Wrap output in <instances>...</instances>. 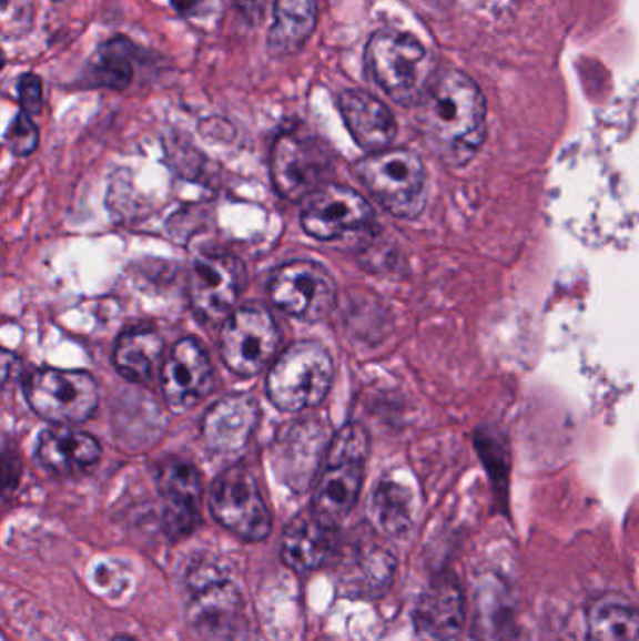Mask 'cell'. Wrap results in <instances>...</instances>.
<instances>
[{
  "instance_id": "obj_31",
  "label": "cell",
  "mask_w": 639,
  "mask_h": 641,
  "mask_svg": "<svg viewBox=\"0 0 639 641\" xmlns=\"http://www.w3.org/2000/svg\"><path fill=\"white\" fill-rule=\"evenodd\" d=\"M173 4H175L176 10L181 13H186L192 10L195 4H197V0H173Z\"/></svg>"
},
{
  "instance_id": "obj_2",
  "label": "cell",
  "mask_w": 639,
  "mask_h": 641,
  "mask_svg": "<svg viewBox=\"0 0 639 641\" xmlns=\"http://www.w3.org/2000/svg\"><path fill=\"white\" fill-rule=\"evenodd\" d=\"M184 611L201 641H252L241 589L222 567L193 563L182 580Z\"/></svg>"
},
{
  "instance_id": "obj_11",
  "label": "cell",
  "mask_w": 639,
  "mask_h": 641,
  "mask_svg": "<svg viewBox=\"0 0 639 641\" xmlns=\"http://www.w3.org/2000/svg\"><path fill=\"white\" fill-rule=\"evenodd\" d=\"M246 284V268L231 254L195 257L187 278V297L193 314L209 325L227 320Z\"/></svg>"
},
{
  "instance_id": "obj_15",
  "label": "cell",
  "mask_w": 639,
  "mask_h": 641,
  "mask_svg": "<svg viewBox=\"0 0 639 641\" xmlns=\"http://www.w3.org/2000/svg\"><path fill=\"white\" fill-rule=\"evenodd\" d=\"M158 494L162 497L163 529L171 539H184L201 521L203 480L197 467L181 458H170L158 467Z\"/></svg>"
},
{
  "instance_id": "obj_23",
  "label": "cell",
  "mask_w": 639,
  "mask_h": 641,
  "mask_svg": "<svg viewBox=\"0 0 639 641\" xmlns=\"http://www.w3.org/2000/svg\"><path fill=\"white\" fill-rule=\"evenodd\" d=\"M280 452L282 480L295 491L308 490L321 472L325 436L317 424H296L284 439Z\"/></svg>"
},
{
  "instance_id": "obj_5",
  "label": "cell",
  "mask_w": 639,
  "mask_h": 641,
  "mask_svg": "<svg viewBox=\"0 0 639 641\" xmlns=\"http://www.w3.org/2000/svg\"><path fill=\"white\" fill-rule=\"evenodd\" d=\"M334 381V363L325 345L304 339L290 345L266 377V394L285 413L306 411L320 406Z\"/></svg>"
},
{
  "instance_id": "obj_13",
  "label": "cell",
  "mask_w": 639,
  "mask_h": 641,
  "mask_svg": "<svg viewBox=\"0 0 639 641\" xmlns=\"http://www.w3.org/2000/svg\"><path fill=\"white\" fill-rule=\"evenodd\" d=\"M374 222V208L363 195L347 186L325 184L304 201L301 224L317 241H334L349 231H361Z\"/></svg>"
},
{
  "instance_id": "obj_17",
  "label": "cell",
  "mask_w": 639,
  "mask_h": 641,
  "mask_svg": "<svg viewBox=\"0 0 639 641\" xmlns=\"http://www.w3.org/2000/svg\"><path fill=\"white\" fill-rule=\"evenodd\" d=\"M339 548L338 527L321 521L314 512L293 518L282 537V559L298 574H310L331 563Z\"/></svg>"
},
{
  "instance_id": "obj_21",
  "label": "cell",
  "mask_w": 639,
  "mask_h": 641,
  "mask_svg": "<svg viewBox=\"0 0 639 641\" xmlns=\"http://www.w3.org/2000/svg\"><path fill=\"white\" fill-rule=\"evenodd\" d=\"M473 638L477 641H519L513 594L501 578L484 574L473 593Z\"/></svg>"
},
{
  "instance_id": "obj_28",
  "label": "cell",
  "mask_w": 639,
  "mask_h": 641,
  "mask_svg": "<svg viewBox=\"0 0 639 641\" xmlns=\"http://www.w3.org/2000/svg\"><path fill=\"white\" fill-rule=\"evenodd\" d=\"M369 516L377 531L388 539H404L415 523L413 496L396 480H383L369 501Z\"/></svg>"
},
{
  "instance_id": "obj_30",
  "label": "cell",
  "mask_w": 639,
  "mask_h": 641,
  "mask_svg": "<svg viewBox=\"0 0 639 641\" xmlns=\"http://www.w3.org/2000/svg\"><path fill=\"white\" fill-rule=\"evenodd\" d=\"M18 98L24 113L40 115L43 110V83L40 75L24 72L18 79Z\"/></svg>"
},
{
  "instance_id": "obj_19",
  "label": "cell",
  "mask_w": 639,
  "mask_h": 641,
  "mask_svg": "<svg viewBox=\"0 0 639 641\" xmlns=\"http://www.w3.org/2000/svg\"><path fill=\"white\" fill-rule=\"evenodd\" d=\"M339 583L345 593L379 599L393 587L398 559L388 546L369 540L353 546L349 556L339 559Z\"/></svg>"
},
{
  "instance_id": "obj_22",
  "label": "cell",
  "mask_w": 639,
  "mask_h": 641,
  "mask_svg": "<svg viewBox=\"0 0 639 641\" xmlns=\"http://www.w3.org/2000/svg\"><path fill=\"white\" fill-rule=\"evenodd\" d=\"M37 458L49 472L72 477L97 466L102 458V445L87 431L72 426H54L38 437Z\"/></svg>"
},
{
  "instance_id": "obj_34",
  "label": "cell",
  "mask_w": 639,
  "mask_h": 641,
  "mask_svg": "<svg viewBox=\"0 0 639 641\" xmlns=\"http://www.w3.org/2000/svg\"><path fill=\"white\" fill-rule=\"evenodd\" d=\"M53 2H59V0H53Z\"/></svg>"
},
{
  "instance_id": "obj_26",
  "label": "cell",
  "mask_w": 639,
  "mask_h": 641,
  "mask_svg": "<svg viewBox=\"0 0 639 641\" xmlns=\"http://www.w3.org/2000/svg\"><path fill=\"white\" fill-rule=\"evenodd\" d=\"M133 57L135 48L126 38H113L102 43L97 53L91 57L81 75V87L85 89H111V91H124L132 85Z\"/></svg>"
},
{
  "instance_id": "obj_1",
  "label": "cell",
  "mask_w": 639,
  "mask_h": 641,
  "mask_svg": "<svg viewBox=\"0 0 639 641\" xmlns=\"http://www.w3.org/2000/svg\"><path fill=\"white\" fill-rule=\"evenodd\" d=\"M416 121L426 145L440 162L459 167L470 162L486 140V100L477 83L458 70L435 73Z\"/></svg>"
},
{
  "instance_id": "obj_16",
  "label": "cell",
  "mask_w": 639,
  "mask_h": 641,
  "mask_svg": "<svg viewBox=\"0 0 639 641\" xmlns=\"http://www.w3.org/2000/svg\"><path fill=\"white\" fill-rule=\"evenodd\" d=\"M467 621L464 587L453 572L432 580L416 600L413 624L423 641H453L462 634Z\"/></svg>"
},
{
  "instance_id": "obj_9",
  "label": "cell",
  "mask_w": 639,
  "mask_h": 641,
  "mask_svg": "<svg viewBox=\"0 0 639 641\" xmlns=\"http://www.w3.org/2000/svg\"><path fill=\"white\" fill-rule=\"evenodd\" d=\"M280 342L282 334L271 312L260 304H247L225 320L220 353L233 374L254 377L271 364Z\"/></svg>"
},
{
  "instance_id": "obj_7",
  "label": "cell",
  "mask_w": 639,
  "mask_h": 641,
  "mask_svg": "<svg viewBox=\"0 0 639 641\" xmlns=\"http://www.w3.org/2000/svg\"><path fill=\"white\" fill-rule=\"evenodd\" d=\"M24 396L32 411L54 426L87 423L100 401L94 377L79 369H37L24 381Z\"/></svg>"
},
{
  "instance_id": "obj_20",
  "label": "cell",
  "mask_w": 639,
  "mask_h": 641,
  "mask_svg": "<svg viewBox=\"0 0 639 641\" xmlns=\"http://www.w3.org/2000/svg\"><path fill=\"white\" fill-rule=\"evenodd\" d=\"M339 111L356 145L375 154L393 145L398 124L385 103L361 89H347L339 94Z\"/></svg>"
},
{
  "instance_id": "obj_27",
  "label": "cell",
  "mask_w": 639,
  "mask_h": 641,
  "mask_svg": "<svg viewBox=\"0 0 639 641\" xmlns=\"http://www.w3.org/2000/svg\"><path fill=\"white\" fill-rule=\"evenodd\" d=\"M587 641H639V610L619 594H604L587 611Z\"/></svg>"
},
{
  "instance_id": "obj_14",
  "label": "cell",
  "mask_w": 639,
  "mask_h": 641,
  "mask_svg": "<svg viewBox=\"0 0 639 641\" xmlns=\"http://www.w3.org/2000/svg\"><path fill=\"white\" fill-rule=\"evenodd\" d=\"M216 385L211 358L193 338L176 342L162 369L163 398L173 411H187L211 396Z\"/></svg>"
},
{
  "instance_id": "obj_8",
  "label": "cell",
  "mask_w": 639,
  "mask_h": 641,
  "mask_svg": "<svg viewBox=\"0 0 639 641\" xmlns=\"http://www.w3.org/2000/svg\"><path fill=\"white\" fill-rule=\"evenodd\" d=\"M209 507L214 520L236 539L260 542L271 535V510L246 467H230L212 482Z\"/></svg>"
},
{
  "instance_id": "obj_10",
  "label": "cell",
  "mask_w": 639,
  "mask_h": 641,
  "mask_svg": "<svg viewBox=\"0 0 639 641\" xmlns=\"http://www.w3.org/2000/svg\"><path fill=\"white\" fill-rule=\"evenodd\" d=\"M272 303L285 314L306 323L331 315L338 287L325 266L314 261H293L280 266L268 284Z\"/></svg>"
},
{
  "instance_id": "obj_33",
  "label": "cell",
  "mask_w": 639,
  "mask_h": 641,
  "mask_svg": "<svg viewBox=\"0 0 639 641\" xmlns=\"http://www.w3.org/2000/svg\"><path fill=\"white\" fill-rule=\"evenodd\" d=\"M8 0H2V8H7Z\"/></svg>"
},
{
  "instance_id": "obj_6",
  "label": "cell",
  "mask_w": 639,
  "mask_h": 641,
  "mask_svg": "<svg viewBox=\"0 0 639 641\" xmlns=\"http://www.w3.org/2000/svg\"><path fill=\"white\" fill-rule=\"evenodd\" d=\"M356 175L379 205L398 218H416L426 206V167L409 149L369 154L356 164Z\"/></svg>"
},
{
  "instance_id": "obj_29",
  "label": "cell",
  "mask_w": 639,
  "mask_h": 641,
  "mask_svg": "<svg viewBox=\"0 0 639 641\" xmlns=\"http://www.w3.org/2000/svg\"><path fill=\"white\" fill-rule=\"evenodd\" d=\"M38 141H40V133H38L37 124H34L29 113L21 111L13 119L10 128H8V149L16 156H31L32 152L38 149Z\"/></svg>"
},
{
  "instance_id": "obj_25",
  "label": "cell",
  "mask_w": 639,
  "mask_h": 641,
  "mask_svg": "<svg viewBox=\"0 0 639 641\" xmlns=\"http://www.w3.org/2000/svg\"><path fill=\"white\" fill-rule=\"evenodd\" d=\"M162 357L163 338L152 327L132 328L122 334L113 353L119 374L128 381L141 385L151 381Z\"/></svg>"
},
{
  "instance_id": "obj_12",
  "label": "cell",
  "mask_w": 639,
  "mask_h": 641,
  "mask_svg": "<svg viewBox=\"0 0 639 641\" xmlns=\"http://www.w3.org/2000/svg\"><path fill=\"white\" fill-rule=\"evenodd\" d=\"M331 170V154L317 141L301 133L277 135L271 151V176L277 194L290 201L308 200L325 186Z\"/></svg>"
},
{
  "instance_id": "obj_3",
  "label": "cell",
  "mask_w": 639,
  "mask_h": 641,
  "mask_svg": "<svg viewBox=\"0 0 639 641\" xmlns=\"http://www.w3.org/2000/svg\"><path fill=\"white\" fill-rule=\"evenodd\" d=\"M369 452L368 431L361 424H345L326 448L325 466L315 480L312 512L328 526L339 523L355 509L363 490L364 466Z\"/></svg>"
},
{
  "instance_id": "obj_32",
  "label": "cell",
  "mask_w": 639,
  "mask_h": 641,
  "mask_svg": "<svg viewBox=\"0 0 639 641\" xmlns=\"http://www.w3.org/2000/svg\"><path fill=\"white\" fill-rule=\"evenodd\" d=\"M111 641H138V640H135V638H132V635L121 634V635H115V638H113V640H111Z\"/></svg>"
},
{
  "instance_id": "obj_24",
  "label": "cell",
  "mask_w": 639,
  "mask_h": 641,
  "mask_svg": "<svg viewBox=\"0 0 639 641\" xmlns=\"http://www.w3.org/2000/svg\"><path fill=\"white\" fill-rule=\"evenodd\" d=\"M320 0H276L266 48L274 59H287L301 51L317 27Z\"/></svg>"
},
{
  "instance_id": "obj_18",
  "label": "cell",
  "mask_w": 639,
  "mask_h": 641,
  "mask_svg": "<svg viewBox=\"0 0 639 641\" xmlns=\"http://www.w3.org/2000/svg\"><path fill=\"white\" fill-rule=\"evenodd\" d=\"M260 420L254 398L246 394H231L217 399L206 411L201 426L203 441L212 452L239 454L247 447Z\"/></svg>"
},
{
  "instance_id": "obj_4",
  "label": "cell",
  "mask_w": 639,
  "mask_h": 641,
  "mask_svg": "<svg viewBox=\"0 0 639 641\" xmlns=\"http://www.w3.org/2000/svg\"><path fill=\"white\" fill-rule=\"evenodd\" d=\"M366 67L381 91L405 108L420 102L435 78L423 43L398 31H379L369 38Z\"/></svg>"
}]
</instances>
